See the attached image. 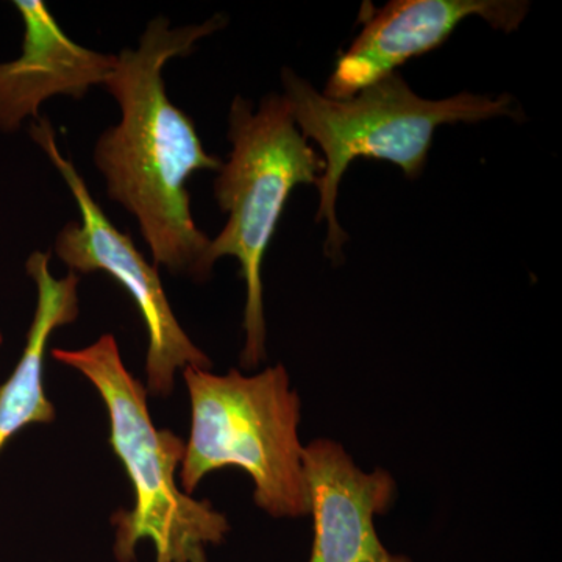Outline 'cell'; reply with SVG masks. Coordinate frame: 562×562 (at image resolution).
I'll use <instances>...</instances> for the list:
<instances>
[{
  "mask_svg": "<svg viewBox=\"0 0 562 562\" xmlns=\"http://www.w3.org/2000/svg\"><path fill=\"white\" fill-rule=\"evenodd\" d=\"M225 24L220 14L183 27L165 16L150 20L138 46L117 54L103 83L121 120L99 135L92 151L106 195L138 222L155 266L195 281L209 279L214 266L187 183L195 172L220 171L224 161L205 150L192 117L169 99L162 70Z\"/></svg>",
  "mask_w": 562,
  "mask_h": 562,
  "instance_id": "cell-1",
  "label": "cell"
},
{
  "mask_svg": "<svg viewBox=\"0 0 562 562\" xmlns=\"http://www.w3.org/2000/svg\"><path fill=\"white\" fill-rule=\"evenodd\" d=\"M52 357L87 376L109 409L110 446L135 495L132 512L120 509L111 519L116 560L132 562L136 546L149 539L157 562H209L210 547L224 542L231 524L210 502L194 501L177 486L187 443L154 427L146 387L125 368L116 338L102 335L85 349H54Z\"/></svg>",
  "mask_w": 562,
  "mask_h": 562,
  "instance_id": "cell-2",
  "label": "cell"
},
{
  "mask_svg": "<svg viewBox=\"0 0 562 562\" xmlns=\"http://www.w3.org/2000/svg\"><path fill=\"white\" fill-rule=\"evenodd\" d=\"M281 81L292 120L305 139L319 146L324 158V173L316 181V221H327L325 254L331 261L344 260L347 235L336 216V199L351 161H390L414 180L424 171L432 136L441 125L519 117L512 95L492 99L462 92L443 101H428L397 72L341 101L319 94L310 81L288 68L281 70Z\"/></svg>",
  "mask_w": 562,
  "mask_h": 562,
  "instance_id": "cell-3",
  "label": "cell"
},
{
  "mask_svg": "<svg viewBox=\"0 0 562 562\" xmlns=\"http://www.w3.org/2000/svg\"><path fill=\"white\" fill-rule=\"evenodd\" d=\"M183 379L191 401L183 491L192 494L209 473L236 465L249 473L255 505L262 512L276 519L306 516L302 401L286 368L277 364L255 375L187 368Z\"/></svg>",
  "mask_w": 562,
  "mask_h": 562,
  "instance_id": "cell-4",
  "label": "cell"
},
{
  "mask_svg": "<svg viewBox=\"0 0 562 562\" xmlns=\"http://www.w3.org/2000/svg\"><path fill=\"white\" fill-rule=\"evenodd\" d=\"M227 138L232 150L213 187L227 224L211 239L209 258L213 266L224 257L239 262L246 283L241 366L255 369L268 357L262 260L291 192L299 184H316L325 162L299 131L283 94L265 95L257 109L236 95Z\"/></svg>",
  "mask_w": 562,
  "mask_h": 562,
  "instance_id": "cell-5",
  "label": "cell"
},
{
  "mask_svg": "<svg viewBox=\"0 0 562 562\" xmlns=\"http://www.w3.org/2000/svg\"><path fill=\"white\" fill-rule=\"evenodd\" d=\"M31 136L60 172L80 211V220L68 222L55 236V255L70 272L77 276L109 273L128 292L138 306L149 336L147 390L157 397H169L177 371L187 368L210 371L213 362L181 328L162 288L157 266L147 261L131 235L121 232L109 220L74 162L63 157L50 121L44 116L33 121Z\"/></svg>",
  "mask_w": 562,
  "mask_h": 562,
  "instance_id": "cell-6",
  "label": "cell"
},
{
  "mask_svg": "<svg viewBox=\"0 0 562 562\" xmlns=\"http://www.w3.org/2000/svg\"><path fill=\"white\" fill-rule=\"evenodd\" d=\"M528 10L530 3L517 0H394L380 10L366 7L364 27L339 55L324 95L351 98L412 58L441 47L468 18H482L495 31L512 33Z\"/></svg>",
  "mask_w": 562,
  "mask_h": 562,
  "instance_id": "cell-7",
  "label": "cell"
},
{
  "mask_svg": "<svg viewBox=\"0 0 562 562\" xmlns=\"http://www.w3.org/2000/svg\"><path fill=\"white\" fill-rule=\"evenodd\" d=\"M303 473L314 527L308 562H412L391 553L375 528L397 495L390 472L364 471L341 443L321 438L303 447Z\"/></svg>",
  "mask_w": 562,
  "mask_h": 562,
  "instance_id": "cell-8",
  "label": "cell"
},
{
  "mask_svg": "<svg viewBox=\"0 0 562 562\" xmlns=\"http://www.w3.org/2000/svg\"><path fill=\"white\" fill-rule=\"evenodd\" d=\"M24 24L22 52L16 60L0 63V132L20 131L25 120H40V109L52 98L83 99L103 87L117 55L102 54L76 43L63 31L43 0H16Z\"/></svg>",
  "mask_w": 562,
  "mask_h": 562,
  "instance_id": "cell-9",
  "label": "cell"
},
{
  "mask_svg": "<svg viewBox=\"0 0 562 562\" xmlns=\"http://www.w3.org/2000/svg\"><path fill=\"white\" fill-rule=\"evenodd\" d=\"M25 271L36 286V310L21 360L10 379L0 386V450L32 424H52L54 403L44 391V360L47 344L57 328L79 319L80 277L68 272L57 279L50 272V254L32 251Z\"/></svg>",
  "mask_w": 562,
  "mask_h": 562,
  "instance_id": "cell-10",
  "label": "cell"
},
{
  "mask_svg": "<svg viewBox=\"0 0 562 562\" xmlns=\"http://www.w3.org/2000/svg\"><path fill=\"white\" fill-rule=\"evenodd\" d=\"M2 342H3V336H2V331H0V346H2Z\"/></svg>",
  "mask_w": 562,
  "mask_h": 562,
  "instance_id": "cell-11",
  "label": "cell"
}]
</instances>
